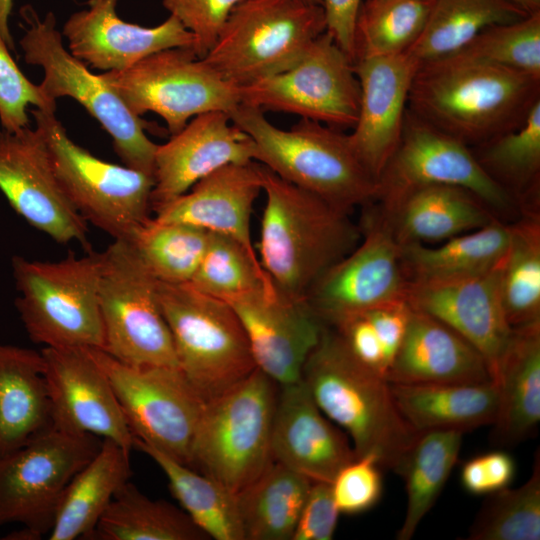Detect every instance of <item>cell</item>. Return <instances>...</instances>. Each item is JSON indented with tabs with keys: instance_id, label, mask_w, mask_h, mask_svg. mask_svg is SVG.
<instances>
[{
	"instance_id": "6da1fadb",
	"label": "cell",
	"mask_w": 540,
	"mask_h": 540,
	"mask_svg": "<svg viewBox=\"0 0 540 540\" xmlns=\"http://www.w3.org/2000/svg\"><path fill=\"white\" fill-rule=\"evenodd\" d=\"M540 100V79L455 56L418 65L408 109L472 147L517 127Z\"/></svg>"
},
{
	"instance_id": "7a4b0ae2",
	"label": "cell",
	"mask_w": 540,
	"mask_h": 540,
	"mask_svg": "<svg viewBox=\"0 0 540 540\" xmlns=\"http://www.w3.org/2000/svg\"><path fill=\"white\" fill-rule=\"evenodd\" d=\"M265 207L260 264L281 293L306 300L315 282L359 242L361 229L343 211L260 164Z\"/></svg>"
},
{
	"instance_id": "3957f363",
	"label": "cell",
	"mask_w": 540,
	"mask_h": 540,
	"mask_svg": "<svg viewBox=\"0 0 540 540\" xmlns=\"http://www.w3.org/2000/svg\"><path fill=\"white\" fill-rule=\"evenodd\" d=\"M301 379L351 439L357 457L371 455L382 469L398 473L419 433L400 414L390 382L358 361L332 327L324 324Z\"/></svg>"
},
{
	"instance_id": "277c9868",
	"label": "cell",
	"mask_w": 540,
	"mask_h": 540,
	"mask_svg": "<svg viewBox=\"0 0 540 540\" xmlns=\"http://www.w3.org/2000/svg\"><path fill=\"white\" fill-rule=\"evenodd\" d=\"M254 142V161L283 180L350 213L375 201L377 181L342 130L301 118L285 130L256 107L240 103L229 112Z\"/></svg>"
},
{
	"instance_id": "5b68a950",
	"label": "cell",
	"mask_w": 540,
	"mask_h": 540,
	"mask_svg": "<svg viewBox=\"0 0 540 540\" xmlns=\"http://www.w3.org/2000/svg\"><path fill=\"white\" fill-rule=\"evenodd\" d=\"M100 253L58 261L12 258L15 306L28 337L44 347L103 350Z\"/></svg>"
},
{
	"instance_id": "8992f818",
	"label": "cell",
	"mask_w": 540,
	"mask_h": 540,
	"mask_svg": "<svg viewBox=\"0 0 540 540\" xmlns=\"http://www.w3.org/2000/svg\"><path fill=\"white\" fill-rule=\"evenodd\" d=\"M20 15V46L25 62L43 70L42 92L53 101L70 97L80 103L111 136L123 164L153 176L158 144L145 133L153 125L132 113L100 74H93L66 49L53 12L41 18L31 5H24Z\"/></svg>"
},
{
	"instance_id": "52a82bcc",
	"label": "cell",
	"mask_w": 540,
	"mask_h": 540,
	"mask_svg": "<svg viewBox=\"0 0 540 540\" xmlns=\"http://www.w3.org/2000/svg\"><path fill=\"white\" fill-rule=\"evenodd\" d=\"M278 386L256 368L206 401L188 466L234 493L259 477L273 461L271 430Z\"/></svg>"
},
{
	"instance_id": "ba28073f",
	"label": "cell",
	"mask_w": 540,
	"mask_h": 540,
	"mask_svg": "<svg viewBox=\"0 0 540 540\" xmlns=\"http://www.w3.org/2000/svg\"><path fill=\"white\" fill-rule=\"evenodd\" d=\"M157 294L178 366L205 401L256 369L243 325L226 301L190 283L158 281Z\"/></svg>"
},
{
	"instance_id": "9c48e42d",
	"label": "cell",
	"mask_w": 540,
	"mask_h": 540,
	"mask_svg": "<svg viewBox=\"0 0 540 540\" xmlns=\"http://www.w3.org/2000/svg\"><path fill=\"white\" fill-rule=\"evenodd\" d=\"M61 189L75 210L114 240L131 241L150 218L154 177L104 161L76 144L55 111L31 110Z\"/></svg>"
},
{
	"instance_id": "30bf717a",
	"label": "cell",
	"mask_w": 540,
	"mask_h": 540,
	"mask_svg": "<svg viewBox=\"0 0 540 540\" xmlns=\"http://www.w3.org/2000/svg\"><path fill=\"white\" fill-rule=\"evenodd\" d=\"M326 31L321 5L304 0H245L229 14L202 58L241 87L292 66Z\"/></svg>"
},
{
	"instance_id": "8fae6325",
	"label": "cell",
	"mask_w": 540,
	"mask_h": 540,
	"mask_svg": "<svg viewBox=\"0 0 540 540\" xmlns=\"http://www.w3.org/2000/svg\"><path fill=\"white\" fill-rule=\"evenodd\" d=\"M99 303L105 347L132 366L178 367L157 294L158 280L133 245L114 240L100 253Z\"/></svg>"
},
{
	"instance_id": "7c38bea8",
	"label": "cell",
	"mask_w": 540,
	"mask_h": 540,
	"mask_svg": "<svg viewBox=\"0 0 540 540\" xmlns=\"http://www.w3.org/2000/svg\"><path fill=\"white\" fill-rule=\"evenodd\" d=\"M430 185L461 187L511 222L517 203L482 169L470 146L406 110L400 141L377 181L374 202L388 212L412 191Z\"/></svg>"
},
{
	"instance_id": "4fadbf2b",
	"label": "cell",
	"mask_w": 540,
	"mask_h": 540,
	"mask_svg": "<svg viewBox=\"0 0 540 540\" xmlns=\"http://www.w3.org/2000/svg\"><path fill=\"white\" fill-rule=\"evenodd\" d=\"M90 351L109 379L134 439L189 465L206 401L180 368L132 366L101 349Z\"/></svg>"
},
{
	"instance_id": "5bb4252c",
	"label": "cell",
	"mask_w": 540,
	"mask_h": 540,
	"mask_svg": "<svg viewBox=\"0 0 540 540\" xmlns=\"http://www.w3.org/2000/svg\"><path fill=\"white\" fill-rule=\"evenodd\" d=\"M100 76L132 113L158 114L171 135L199 114L229 113L241 103L239 87L223 79L192 48L164 49L127 69Z\"/></svg>"
},
{
	"instance_id": "9a60e30c",
	"label": "cell",
	"mask_w": 540,
	"mask_h": 540,
	"mask_svg": "<svg viewBox=\"0 0 540 540\" xmlns=\"http://www.w3.org/2000/svg\"><path fill=\"white\" fill-rule=\"evenodd\" d=\"M241 103L344 130L358 117L360 85L351 58L325 31L289 68L239 87Z\"/></svg>"
},
{
	"instance_id": "2e32d148",
	"label": "cell",
	"mask_w": 540,
	"mask_h": 540,
	"mask_svg": "<svg viewBox=\"0 0 540 540\" xmlns=\"http://www.w3.org/2000/svg\"><path fill=\"white\" fill-rule=\"evenodd\" d=\"M101 444L95 435L51 429L0 458V527L50 532L66 487Z\"/></svg>"
},
{
	"instance_id": "e0dca14e",
	"label": "cell",
	"mask_w": 540,
	"mask_h": 540,
	"mask_svg": "<svg viewBox=\"0 0 540 540\" xmlns=\"http://www.w3.org/2000/svg\"><path fill=\"white\" fill-rule=\"evenodd\" d=\"M358 244L312 286L306 301L329 325L384 303L406 299L401 244L376 207L365 215Z\"/></svg>"
},
{
	"instance_id": "ac0fdd59",
	"label": "cell",
	"mask_w": 540,
	"mask_h": 540,
	"mask_svg": "<svg viewBox=\"0 0 540 540\" xmlns=\"http://www.w3.org/2000/svg\"><path fill=\"white\" fill-rule=\"evenodd\" d=\"M0 192L28 224L58 243H80L91 251L84 218L55 176L38 129L0 130Z\"/></svg>"
},
{
	"instance_id": "d6986e66",
	"label": "cell",
	"mask_w": 540,
	"mask_h": 540,
	"mask_svg": "<svg viewBox=\"0 0 540 540\" xmlns=\"http://www.w3.org/2000/svg\"><path fill=\"white\" fill-rule=\"evenodd\" d=\"M41 353L53 429L109 439L131 453L134 436L90 348L44 347Z\"/></svg>"
},
{
	"instance_id": "ffe728a7",
	"label": "cell",
	"mask_w": 540,
	"mask_h": 540,
	"mask_svg": "<svg viewBox=\"0 0 540 540\" xmlns=\"http://www.w3.org/2000/svg\"><path fill=\"white\" fill-rule=\"evenodd\" d=\"M226 302L243 325L256 368L279 386L299 381L324 327L308 302L276 288L255 290Z\"/></svg>"
},
{
	"instance_id": "44dd1931",
	"label": "cell",
	"mask_w": 540,
	"mask_h": 540,
	"mask_svg": "<svg viewBox=\"0 0 540 540\" xmlns=\"http://www.w3.org/2000/svg\"><path fill=\"white\" fill-rule=\"evenodd\" d=\"M501 264L470 276L409 282L406 292L413 308L449 326L482 355L493 382L512 333L501 300Z\"/></svg>"
},
{
	"instance_id": "7402d4cb",
	"label": "cell",
	"mask_w": 540,
	"mask_h": 540,
	"mask_svg": "<svg viewBox=\"0 0 540 540\" xmlns=\"http://www.w3.org/2000/svg\"><path fill=\"white\" fill-rule=\"evenodd\" d=\"M254 157L253 140L229 113L211 111L193 117L157 146L151 209L184 194L214 171L228 164L254 162Z\"/></svg>"
},
{
	"instance_id": "603a6c76",
	"label": "cell",
	"mask_w": 540,
	"mask_h": 540,
	"mask_svg": "<svg viewBox=\"0 0 540 540\" xmlns=\"http://www.w3.org/2000/svg\"><path fill=\"white\" fill-rule=\"evenodd\" d=\"M118 0H88V8L71 14L63 25L70 53L95 69H127L147 56L169 48H192L193 34L173 15L145 27L122 20Z\"/></svg>"
},
{
	"instance_id": "cb8c5ba5",
	"label": "cell",
	"mask_w": 540,
	"mask_h": 540,
	"mask_svg": "<svg viewBox=\"0 0 540 540\" xmlns=\"http://www.w3.org/2000/svg\"><path fill=\"white\" fill-rule=\"evenodd\" d=\"M271 455L312 482L331 483L357 456L348 435L318 407L304 381L278 386Z\"/></svg>"
},
{
	"instance_id": "d4e9b609",
	"label": "cell",
	"mask_w": 540,
	"mask_h": 540,
	"mask_svg": "<svg viewBox=\"0 0 540 540\" xmlns=\"http://www.w3.org/2000/svg\"><path fill=\"white\" fill-rule=\"evenodd\" d=\"M360 85L357 121L348 134L356 155L378 181L402 134L418 64L407 54L353 62Z\"/></svg>"
},
{
	"instance_id": "484cf974",
	"label": "cell",
	"mask_w": 540,
	"mask_h": 540,
	"mask_svg": "<svg viewBox=\"0 0 540 540\" xmlns=\"http://www.w3.org/2000/svg\"><path fill=\"white\" fill-rule=\"evenodd\" d=\"M262 191L260 164H228L153 211L165 222L190 224L238 242L259 260L250 233L253 205Z\"/></svg>"
},
{
	"instance_id": "4316f807",
	"label": "cell",
	"mask_w": 540,
	"mask_h": 540,
	"mask_svg": "<svg viewBox=\"0 0 540 540\" xmlns=\"http://www.w3.org/2000/svg\"><path fill=\"white\" fill-rule=\"evenodd\" d=\"M386 379L399 384L492 380L484 358L468 341L440 320L412 306L404 339Z\"/></svg>"
},
{
	"instance_id": "83f0119b",
	"label": "cell",
	"mask_w": 540,
	"mask_h": 540,
	"mask_svg": "<svg viewBox=\"0 0 540 540\" xmlns=\"http://www.w3.org/2000/svg\"><path fill=\"white\" fill-rule=\"evenodd\" d=\"M494 383L498 406L492 440L518 444L540 421V320L512 327Z\"/></svg>"
},
{
	"instance_id": "f1b7e54d",
	"label": "cell",
	"mask_w": 540,
	"mask_h": 540,
	"mask_svg": "<svg viewBox=\"0 0 540 540\" xmlns=\"http://www.w3.org/2000/svg\"><path fill=\"white\" fill-rule=\"evenodd\" d=\"M51 429L41 351L0 343V458Z\"/></svg>"
},
{
	"instance_id": "f546056e",
	"label": "cell",
	"mask_w": 540,
	"mask_h": 540,
	"mask_svg": "<svg viewBox=\"0 0 540 540\" xmlns=\"http://www.w3.org/2000/svg\"><path fill=\"white\" fill-rule=\"evenodd\" d=\"M380 212L400 244L443 242L499 219L474 193L450 185L416 189L390 211Z\"/></svg>"
},
{
	"instance_id": "4dcf8cb0",
	"label": "cell",
	"mask_w": 540,
	"mask_h": 540,
	"mask_svg": "<svg viewBox=\"0 0 540 540\" xmlns=\"http://www.w3.org/2000/svg\"><path fill=\"white\" fill-rule=\"evenodd\" d=\"M396 406L418 433L454 430L462 433L492 425L498 390L490 380L481 383H390Z\"/></svg>"
},
{
	"instance_id": "1f68e13d",
	"label": "cell",
	"mask_w": 540,
	"mask_h": 540,
	"mask_svg": "<svg viewBox=\"0 0 540 540\" xmlns=\"http://www.w3.org/2000/svg\"><path fill=\"white\" fill-rule=\"evenodd\" d=\"M130 455L116 442L102 439L97 454L66 487L50 540L91 539L115 493L131 477Z\"/></svg>"
},
{
	"instance_id": "d6a6232c",
	"label": "cell",
	"mask_w": 540,
	"mask_h": 540,
	"mask_svg": "<svg viewBox=\"0 0 540 540\" xmlns=\"http://www.w3.org/2000/svg\"><path fill=\"white\" fill-rule=\"evenodd\" d=\"M510 240L509 222L494 220L439 246L401 244L402 263L409 282H429L486 272L504 258Z\"/></svg>"
},
{
	"instance_id": "836d02e7",
	"label": "cell",
	"mask_w": 540,
	"mask_h": 540,
	"mask_svg": "<svg viewBox=\"0 0 540 540\" xmlns=\"http://www.w3.org/2000/svg\"><path fill=\"white\" fill-rule=\"evenodd\" d=\"M485 173L519 206H540V100L515 128L470 147Z\"/></svg>"
},
{
	"instance_id": "e575fe53",
	"label": "cell",
	"mask_w": 540,
	"mask_h": 540,
	"mask_svg": "<svg viewBox=\"0 0 540 540\" xmlns=\"http://www.w3.org/2000/svg\"><path fill=\"white\" fill-rule=\"evenodd\" d=\"M312 481L272 461L236 493L244 540H292Z\"/></svg>"
},
{
	"instance_id": "d590c367",
	"label": "cell",
	"mask_w": 540,
	"mask_h": 540,
	"mask_svg": "<svg viewBox=\"0 0 540 540\" xmlns=\"http://www.w3.org/2000/svg\"><path fill=\"white\" fill-rule=\"evenodd\" d=\"M528 14L508 0H435L420 36L406 53L418 65L444 59L487 27Z\"/></svg>"
},
{
	"instance_id": "8d00e7d4",
	"label": "cell",
	"mask_w": 540,
	"mask_h": 540,
	"mask_svg": "<svg viewBox=\"0 0 540 540\" xmlns=\"http://www.w3.org/2000/svg\"><path fill=\"white\" fill-rule=\"evenodd\" d=\"M134 449L142 451L160 467L182 510L208 538L244 540L236 493L139 440L134 439Z\"/></svg>"
},
{
	"instance_id": "74e56055",
	"label": "cell",
	"mask_w": 540,
	"mask_h": 540,
	"mask_svg": "<svg viewBox=\"0 0 540 540\" xmlns=\"http://www.w3.org/2000/svg\"><path fill=\"white\" fill-rule=\"evenodd\" d=\"M462 436L454 430L418 434L397 473L404 479L407 498L397 539L410 540L437 501L458 460Z\"/></svg>"
},
{
	"instance_id": "f35d334b",
	"label": "cell",
	"mask_w": 540,
	"mask_h": 540,
	"mask_svg": "<svg viewBox=\"0 0 540 540\" xmlns=\"http://www.w3.org/2000/svg\"><path fill=\"white\" fill-rule=\"evenodd\" d=\"M208 537L181 509L153 500L126 482L99 519L91 539L202 540Z\"/></svg>"
},
{
	"instance_id": "ab89813d",
	"label": "cell",
	"mask_w": 540,
	"mask_h": 540,
	"mask_svg": "<svg viewBox=\"0 0 540 540\" xmlns=\"http://www.w3.org/2000/svg\"><path fill=\"white\" fill-rule=\"evenodd\" d=\"M509 226L500 291L506 319L516 327L540 320V212L522 213Z\"/></svg>"
},
{
	"instance_id": "60d3db41",
	"label": "cell",
	"mask_w": 540,
	"mask_h": 540,
	"mask_svg": "<svg viewBox=\"0 0 540 540\" xmlns=\"http://www.w3.org/2000/svg\"><path fill=\"white\" fill-rule=\"evenodd\" d=\"M434 1L363 0L355 24L354 61L406 53L420 36Z\"/></svg>"
},
{
	"instance_id": "b9f144b4",
	"label": "cell",
	"mask_w": 540,
	"mask_h": 540,
	"mask_svg": "<svg viewBox=\"0 0 540 540\" xmlns=\"http://www.w3.org/2000/svg\"><path fill=\"white\" fill-rule=\"evenodd\" d=\"M208 240L209 232L199 227L150 217L129 242L158 281L183 284L193 278Z\"/></svg>"
},
{
	"instance_id": "7bdbcfd3",
	"label": "cell",
	"mask_w": 540,
	"mask_h": 540,
	"mask_svg": "<svg viewBox=\"0 0 540 540\" xmlns=\"http://www.w3.org/2000/svg\"><path fill=\"white\" fill-rule=\"evenodd\" d=\"M467 539H540V463L535 458L529 479L516 488L505 487L488 494Z\"/></svg>"
},
{
	"instance_id": "ee69618b",
	"label": "cell",
	"mask_w": 540,
	"mask_h": 540,
	"mask_svg": "<svg viewBox=\"0 0 540 540\" xmlns=\"http://www.w3.org/2000/svg\"><path fill=\"white\" fill-rule=\"evenodd\" d=\"M189 283L224 301L259 289H275L259 260L250 256L235 240L212 232H209L207 247Z\"/></svg>"
},
{
	"instance_id": "f6af8a7d",
	"label": "cell",
	"mask_w": 540,
	"mask_h": 540,
	"mask_svg": "<svg viewBox=\"0 0 540 540\" xmlns=\"http://www.w3.org/2000/svg\"><path fill=\"white\" fill-rule=\"evenodd\" d=\"M452 56L540 79V11L487 27Z\"/></svg>"
},
{
	"instance_id": "bcb514c9",
	"label": "cell",
	"mask_w": 540,
	"mask_h": 540,
	"mask_svg": "<svg viewBox=\"0 0 540 540\" xmlns=\"http://www.w3.org/2000/svg\"><path fill=\"white\" fill-rule=\"evenodd\" d=\"M29 106L56 111V101L49 99L39 84L31 82L17 66L10 49L0 38V123L7 131L29 127Z\"/></svg>"
},
{
	"instance_id": "7dc6e473",
	"label": "cell",
	"mask_w": 540,
	"mask_h": 540,
	"mask_svg": "<svg viewBox=\"0 0 540 540\" xmlns=\"http://www.w3.org/2000/svg\"><path fill=\"white\" fill-rule=\"evenodd\" d=\"M381 469L376 458L364 455L338 471L330 485L340 514H360L379 502L383 493Z\"/></svg>"
},
{
	"instance_id": "c3c4849f",
	"label": "cell",
	"mask_w": 540,
	"mask_h": 540,
	"mask_svg": "<svg viewBox=\"0 0 540 540\" xmlns=\"http://www.w3.org/2000/svg\"><path fill=\"white\" fill-rule=\"evenodd\" d=\"M245 0H162V4L194 36L193 51L203 58L231 11Z\"/></svg>"
},
{
	"instance_id": "681fc988",
	"label": "cell",
	"mask_w": 540,
	"mask_h": 540,
	"mask_svg": "<svg viewBox=\"0 0 540 540\" xmlns=\"http://www.w3.org/2000/svg\"><path fill=\"white\" fill-rule=\"evenodd\" d=\"M515 472L513 457L503 450H495L467 460L461 467L460 482L470 494L488 495L508 487Z\"/></svg>"
},
{
	"instance_id": "f907efd6",
	"label": "cell",
	"mask_w": 540,
	"mask_h": 540,
	"mask_svg": "<svg viewBox=\"0 0 540 540\" xmlns=\"http://www.w3.org/2000/svg\"><path fill=\"white\" fill-rule=\"evenodd\" d=\"M339 515L330 483L312 482L292 540H331Z\"/></svg>"
},
{
	"instance_id": "816d5d0a",
	"label": "cell",
	"mask_w": 540,
	"mask_h": 540,
	"mask_svg": "<svg viewBox=\"0 0 540 540\" xmlns=\"http://www.w3.org/2000/svg\"><path fill=\"white\" fill-rule=\"evenodd\" d=\"M363 0H320L326 32L354 62L355 24Z\"/></svg>"
},
{
	"instance_id": "f5cc1de1",
	"label": "cell",
	"mask_w": 540,
	"mask_h": 540,
	"mask_svg": "<svg viewBox=\"0 0 540 540\" xmlns=\"http://www.w3.org/2000/svg\"><path fill=\"white\" fill-rule=\"evenodd\" d=\"M13 5L14 0H0V38L10 50L15 49V44L9 25Z\"/></svg>"
},
{
	"instance_id": "db71d44e",
	"label": "cell",
	"mask_w": 540,
	"mask_h": 540,
	"mask_svg": "<svg viewBox=\"0 0 540 540\" xmlns=\"http://www.w3.org/2000/svg\"><path fill=\"white\" fill-rule=\"evenodd\" d=\"M42 537L31 530L28 527L22 526L21 529L14 530L7 535H5L2 539L5 540H39Z\"/></svg>"
},
{
	"instance_id": "11a10c76",
	"label": "cell",
	"mask_w": 540,
	"mask_h": 540,
	"mask_svg": "<svg viewBox=\"0 0 540 540\" xmlns=\"http://www.w3.org/2000/svg\"><path fill=\"white\" fill-rule=\"evenodd\" d=\"M527 13L540 11V0H508Z\"/></svg>"
},
{
	"instance_id": "9f6ffc18",
	"label": "cell",
	"mask_w": 540,
	"mask_h": 540,
	"mask_svg": "<svg viewBox=\"0 0 540 540\" xmlns=\"http://www.w3.org/2000/svg\"><path fill=\"white\" fill-rule=\"evenodd\" d=\"M304 1L320 5V0H304Z\"/></svg>"
},
{
	"instance_id": "6f0895ef",
	"label": "cell",
	"mask_w": 540,
	"mask_h": 540,
	"mask_svg": "<svg viewBox=\"0 0 540 540\" xmlns=\"http://www.w3.org/2000/svg\"><path fill=\"white\" fill-rule=\"evenodd\" d=\"M434 1V0H433Z\"/></svg>"
}]
</instances>
